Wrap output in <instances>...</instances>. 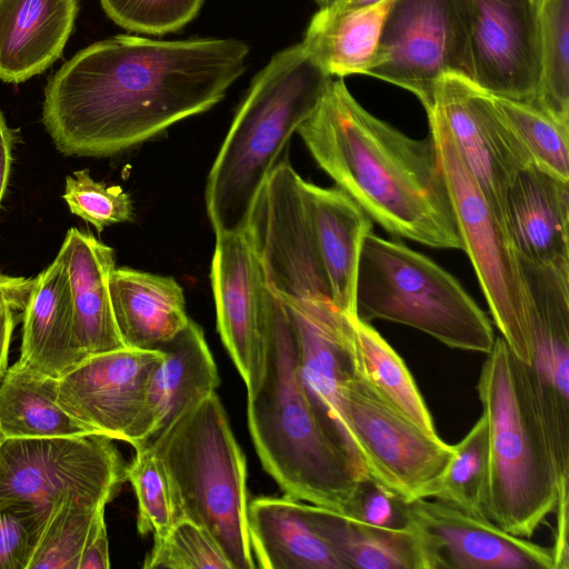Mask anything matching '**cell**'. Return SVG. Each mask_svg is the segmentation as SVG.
<instances>
[{
    "label": "cell",
    "mask_w": 569,
    "mask_h": 569,
    "mask_svg": "<svg viewBox=\"0 0 569 569\" xmlns=\"http://www.w3.org/2000/svg\"><path fill=\"white\" fill-rule=\"evenodd\" d=\"M241 40L120 34L78 51L51 77L42 121L66 156L109 157L211 109L243 73Z\"/></svg>",
    "instance_id": "1"
},
{
    "label": "cell",
    "mask_w": 569,
    "mask_h": 569,
    "mask_svg": "<svg viewBox=\"0 0 569 569\" xmlns=\"http://www.w3.org/2000/svg\"><path fill=\"white\" fill-rule=\"evenodd\" d=\"M297 132L319 167L386 231L432 248L462 250L430 132L422 140L409 138L368 112L341 79L329 81Z\"/></svg>",
    "instance_id": "2"
},
{
    "label": "cell",
    "mask_w": 569,
    "mask_h": 569,
    "mask_svg": "<svg viewBox=\"0 0 569 569\" xmlns=\"http://www.w3.org/2000/svg\"><path fill=\"white\" fill-rule=\"evenodd\" d=\"M263 337V376L247 405L249 431L263 468L287 497L356 516L365 481L306 392L291 322L268 286Z\"/></svg>",
    "instance_id": "3"
},
{
    "label": "cell",
    "mask_w": 569,
    "mask_h": 569,
    "mask_svg": "<svg viewBox=\"0 0 569 569\" xmlns=\"http://www.w3.org/2000/svg\"><path fill=\"white\" fill-rule=\"evenodd\" d=\"M488 437L482 512L505 531L535 535L555 512L562 473L527 365L496 338L477 385Z\"/></svg>",
    "instance_id": "4"
},
{
    "label": "cell",
    "mask_w": 569,
    "mask_h": 569,
    "mask_svg": "<svg viewBox=\"0 0 569 569\" xmlns=\"http://www.w3.org/2000/svg\"><path fill=\"white\" fill-rule=\"evenodd\" d=\"M331 79L301 42L277 52L253 78L207 179L216 234L244 230L264 180Z\"/></svg>",
    "instance_id": "5"
},
{
    "label": "cell",
    "mask_w": 569,
    "mask_h": 569,
    "mask_svg": "<svg viewBox=\"0 0 569 569\" xmlns=\"http://www.w3.org/2000/svg\"><path fill=\"white\" fill-rule=\"evenodd\" d=\"M150 448L169 473L181 518L214 538L231 569H253L246 457L218 395L183 415Z\"/></svg>",
    "instance_id": "6"
},
{
    "label": "cell",
    "mask_w": 569,
    "mask_h": 569,
    "mask_svg": "<svg viewBox=\"0 0 569 569\" xmlns=\"http://www.w3.org/2000/svg\"><path fill=\"white\" fill-rule=\"evenodd\" d=\"M358 316L418 329L452 349L488 353L496 340L488 316L449 272L428 257L368 233L357 287Z\"/></svg>",
    "instance_id": "7"
},
{
    "label": "cell",
    "mask_w": 569,
    "mask_h": 569,
    "mask_svg": "<svg viewBox=\"0 0 569 569\" xmlns=\"http://www.w3.org/2000/svg\"><path fill=\"white\" fill-rule=\"evenodd\" d=\"M446 176L456 220L495 325L513 355L532 358L529 300L516 251L502 220L461 159L441 118L427 113Z\"/></svg>",
    "instance_id": "8"
},
{
    "label": "cell",
    "mask_w": 569,
    "mask_h": 569,
    "mask_svg": "<svg viewBox=\"0 0 569 569\" xmlns=\"http://www.w3.org/2000/svg\"><path fill=\"white\" fill-rule=\"evenodd\" d=\"M127 481V463L102 435L6 439L0 448V508L44 511L64 496L108 505Z\"/></svg>",
    "instance_id": "9"
},
{
    "label": "cell",
    "mask_w": 569,
    "mask_h": 569,
    "mask_svg": "<svg viewBox=\"0 0 569 569\" xmlns=\"http://www.w3.org/2000/svg\"><path fill=\"white\" fill-rule=\"evenodd\" d=\"M469 0H396L368 76L413 93L426 112L446 74L468 79Z\"/></svg>",
    "instance_id": "10"
},
{
    "label": "cell",
    "mask_w": 569,
    "mask_h": 569,
    "mask_svg": "<svg viewBox=\"0 0 569 569\" xmlns=\"http://www.w3.org/2000/svg\"><path fill=\"white\" fill-rule=\"evenodd\" d=\"M302 186L303 179L284 152L260 188L243 231L274 293L332 302Z\"/></svg>",
    "instance_id": "11"
},
{
    "label": "cell",
    "mask_w": 569,
    "mask_h": 569,
    "mask_svg": "<svg viewBox=\"0 0 569 569\" xmlns=\"http://www.w3.org/2000/svg\"><path fill=\"white\" fill-rule=\"evenodd\" d=\"M343 406L368 481L402 503L427 498L453 456L452 445L426 435L353 371L343 389Z\"/></svg>",
    "instance_id": "12"
},
{
    "label": "cell",
    "mask_w": 569,
    "mask_h": 569,
    "mask_svg": "<svg viewBox=\"0 0 569 569\" xmlns=\"http://www.w3.org/2000/svg\"><path fill=\"white\" fill-rule=\"evenodd\" d=\"M517 257L529 300L528 375L559 468L569 473V264Z\"/></svg>",
    "instance_id": "13"
},
{
    "label": "cell",
    "mask_w": 569,
    "mask_h": 569,
    "mask_svg": "<svg viewBox=\"0 0 569 569\" xmlns=\"http://www.w3.org/2000/svg\"><path fill=\"white\" fill-rule=\"evenodd\" d=\"M468 81L535 104L539 84L537 0H469Z\"/></svg>",
    "instance_id": "14"
},
{
    "label": "cell",
    "mask_w": 569,
    "mask_h": 569,
    "mask_svg": "<svg viewBox=\"0 0 569 569\" xmlns=\"http://www.w3.org/2000/svg\"><path fill=\"white\" fill-rule=\"evenodd\" d=\"M279 298L295 332L299 373L306 392L360 479L368 481L343 406V389L352 373L349 316L331 301Z\"/></svg>",
    "instance_id": "15"
},
{
    "label": "cell",
    "mask_w": 569,
    "mask_h": 569,
    "mask_svg": "<svg viewBox=\"0 0 569 569\" xmlns=\"http://www.w3.org/2000/svg\"><path fill=\"white\" fill-rule=\"evenodd\" d=\"M429 111L441 118L461 159L502 220L510 180L532 162L497 113L489 94L463 77L446 74Z\"/></svg>",
    "instance_id": "16"
},
{
    "label": "cell",
    "mask_w": 569,
    "mask_h": 569,
    "mask_svg": "<svg viewBox=\"0 0 569 569\" xmlns=\"http://www.w3.org/2000/svg\"><path fill=\"white\" fill-rule=\"evenodd\" d=\"M422 532L430 569H555L552 549L439 500L402 503Z\"/></svg>",
    "instance_id": "17"
},
{
    "label": "cell",
    "mask_w": 569,
    "mask_h": 569,
    "mask_svg": "<svg viewBox=\"0 0 569 569\" xmlns=\"http://www.w3.org/2000/svg\"><path fill=\"white\" fill-rule=\"evenodd\" d=\"M210 279L220 338L252 395L264 370L267 283L244 231L216 234Z\"/></svg>",
    "instance_id": "18"
},
{
    "label": "cell",
    "mask_w": 569,
    "mask_h": 569,
    "mask_svg": "<svg viewBox=\"0 0 569 569\" xmlns=\"http://www.w3.org/2000/svg\"><path fill=\"white\" fill-rule=\"evenodd\" d=\"M162 358L159 349L128 347L89 356L59 379L58 401L92 433L124 441Z\"/></svg>",
    "instance_id": "19"
},
{
    "label": "cell",
    "mask_w": 569,
    "mask_h": 569,
    "mask_svg": "<svg viewBox=\"0 0 569 569\" xmlns=\"http://www.w3.org/2000/svg\"><path fill=\"white\" fill-rule=\"evenodd\" d=\"M158 349L163 358L124 438L134 449L151 447L177 420L216 392L220 382L203 331L191 319Z\"/></svg>",
    "instance_id": "20"
},
{
    "label": "cell",
    "mask_w": 569,
    "mask_h": 569,
    "mask_svg": "<svg viewBox=\"0 0 569 569\" xmlns=\"http://www.w3.org/2000/svg\"><path fill=\"white\" fill-rule=\"evenodd\" d=\"M502 221L517 256L535 263H569V180L530 163L510 180Z\"/></svg>",
    "instance_id": "21"
},
{
    "label": "cell",
    "mask_w": 569,
    "mask_h": 569,
    "mask_svg": "<svg viewBox=\"0 0 569 569\" xmlns=\"http://www.w3.org/2000/svg\"><path fill=\"white\" fill-rule=\"evenodd\" d=\"M302 189L332 303L342 313L356 316L359 260L371 219L338 186L321 188L303 180Z\"/></svg>",
    "instance_id": "22"
},
{
    "label": "cell",
    "mask_w": 569,
    "mask_h": 569,
    "mask_svg": "<svg viewBox=\"0 0 569 569\" xmlns=\"http://www.w3.org/2000/svg\"><path fill=\"white\" fill-rule=\"evenodd\" d=\"M22 311L21 362L60 379L89 357L77 335L68 276L59 257L34 278Z\"/></svg>",
    "instance_id": "23"
},
{
    "label": "cell",
    "mask_w": 569,
    "mask_h": 569,
    "mask_svg": "<svg viewBox=\"0 0 569 569\" xmlns=\"http://www.w3.org/2000/svg\"><path fill=\"white\" fill-rule=\"evenodd\" d=\"M79 0H0V80L21 83L57 61Z\"/></svg>",
    "instance_id": "24"
},
{
    "label": "cell",
    "mask_w": 569,
    "mask_h": 569,
    "mask_svg": "<svg viewBox=\"0 0 569 569\" xmlns=\"http://www.w3.org/2000/svg\"><path fill=\"white\" fill-rule=\"evenodd\" d=\"M302 509L345 569H430L423 535L407 519L380 526L310 503Z\"/></svg>",
    "instance_id": "25"
},
{
    "label": "cell",
    "mask_w": 569,
    "mask_h": 569,
    "mask_svg": "<svg viewBox=\"0 0 569 569\" xmlns=\"http://www.w3.org/2000/svg\"><path fill=\"white\" fill-rule=\"evenodd\" d=\"M71 291L77 335L88 356L124 348L110 299L114 252L91 233L68 230L58 256Z\"/></svg>",
    "instance_id": "26"
},
{
    "label": "cell",
    "mask_w": 569,
    "mask_h": 569,
    "mask_svg": "<svg viewBox=\"0 0 569 569\" xmlns=\"http://www.w3.org/2000/svg\"><path fill=\"white\" fill-rule=\"evenodd\" d=\"M109 292L119 335L128 348L158 349L190 320L183 290L172 277L114 268Z\"/></svg>",
    "instance_id": "27"
},
{
    "label": "cell",
    "mask_w": 569,
    "mask_h": 569,
    "mask_svg": "<svg viewBox=\"0 0 569 569\" xmlns=\"http://www.w3.org/2000/svg\"><path fill=\"white\" fill-rule=\"evenodd\" d=\"M252 553L263 569H345L307 521L302 502L261 497L248 503Z\"/></svg>",
    "instance_id": "28"
},
{
    "label": "cell",
    "mask_w": 569,
    "mask_h": 569,
    "mask_svg": "<svg viewBox=\"0 0 569 569\" xmlns=\"http://www.w3.org/2000/svg\"><path fill=\"white\" fill-rule=\"evenodd\" d=\"M395 1L382 0L370 7L340 13L319 8L301 43L331 77L367 74Z\"/></svg>",
    "instance_id": "29"
},
{
    "label": "cell",
    "mask_w": 569,
    "mask_h": 569,
    "mask_svg": "<svg viewBox=\"0 0 569 569\" xmlns=\"http://www.w3.org/2000/svg\"><path fill=\"white\" fill-rule=\"evenodd\" d=\"M349 320L353 373L387 406L439 439L429 408L402 358L368 321L358 315Z\"/></svg>",
    "instance_id": "30"
},
{
    "label": "cell",
    "mask_w": 569,
    "mask_h": 569,
    "mask_svg": "<svg viewBox=\"0 0 569 569\" xmlns=\"http://www.w3.org/2000/svg\"><path fill=\"white\" fill-rule=\"evenodd\" d=\"M58 382L20 360L8 367L0 382V429L6 439L92 435L59 403Z\"/></svg>",
    "instance_id": "31"
},
{
    "label": "cell",
    "mask_w": 569,
    "mask_h": 569,
    "mask_svg": "<svg viewBox=\"0 0 569 569\" xmlns=\"http://www.w3.org/2000/svg\"><path fill=\"white\" fill-rule=\"evenodd\" d=\"M539 84L535 107L569 128V0H537Z\"/></svg>",
    "instance_id": "32"
},
{
    "label": "cell",
    "mask_w": 569,
    "mask_h": 569,
    "mask_svg": "<svg viewBox=\"0 0 569 569\" xmlns=\"http://www.w3.org/2000/svg\"><path fill=\"white\" fill-rule=\"evenodd\" d=\"M106 505L64 496L56 501L42 525L28 569H79L83 550Z\"/></svg>",
    "instance_id": "33"
},
{
    "label": "cell",
    "mask_w": 569,
    "mask_h": 569,
    "mask_svg": "<svg viewBox=\"0 0 569 569\" xmlns=\"http://www.w3.org/2000/svg\"><path fill=\"white\" fill-rule=\"evenodd\" d=\"M493 108L531 162L569 180V128L533 104L489 94Z\"/></svg>",
    "instance_id": "34"
},
{
    "label": "cell",
    "mask_w": 569,
    "mask_h": 569,
    "mask_svg": "<svg viewBox=\"0 0 569 569\" xmlns=\"http://www.w3.org/2000/svg\"><path fill=\"white\" fill-rule=\"evenodd\" d=\"M452 447L453 456L449 465L430 488L426 499L433 498L465 512L485 517L482 496L488 460L485 417L481 416Z\"/></svg>",
    "instance_id": "35"
},
{
    "label": "cell",
    "mask_w": 569,
    "mask_h": 569,
    "mask_svg": "<svg viewBox=\"0 0 569 569\" xmlns=\"http://www.w3.org/2000/svg\"><path fill=\"white\" fill-rule=\"evenodd\" d=\"M127 465L130 481L138 501L137 528L140 535L153 533L162 538L181 520L177 496L169 473L150 447L137 448Z\"/></svg>",
    "instance_id": "36"
},
{
    "label": "cell",
    "mask_w": 569,
    "mask_h": 569,
    "mask_svg": "<svg viewBox=\"0 0 569 569\" xmlns=\"http://www.w3.org/2000/svg\"><path fill=\"white\" fill-rule=\"evenodd\" d=\"M144 569H231L214 538L199 525L179 520L162 538L153 537V547Z\"/></svg>",
    "instance_id": "37"
},
{
    "label": "cell",
    "mask_w": 569,
    "mask_h": 569,
    "mask_svg": "<svg viewBox=\"0 0 569 569\" xmlns=\"http://www.w3.org/2000/svg\"><path fill=\"white\" fill-rule=\"evenodd\" d=\"M107 16L121 28L146 34H166L193 20L203 0H99Z\"/></svg>",
    "instance_id": "38"
},
{
    "label": "cell",
    "mask_w": 569,
    "mask_h": 569,
    "mask_svg": "<svg viewBox=\"0 0 569 569\" xmlns=\"http://www.w3.org/2000/svg\"><path fill=\"white\" fill-rule=\"evenodd\" d=\"M62 197L73 214L91 223L99 232L133 218L130 196L120 187L93 180L87 169L67 176Z\"/></svg>",
    "instance_id": "39"
},
{
    "label": "cell",
    "mask_w": 569,
    "mask_h": 569,
    "mask_svg": "<svg viewBox=\"0 0 569 569\" xmlns=\"http://www.w3.org/2000/svg\"><path fill=\"white\" fill-rule=\"evenodd\" d=\"M47 516L28 503L0 508V569H28Z\"/></svg>",
    "instance_id": "40"
},
{
    "label": "cell",
    "mask_w": 569,
    "mask_h": 569,
    "mask_svg": "<svg viewBox=\"0 0 569 569\" xmlns=\"http://www.w3.org/2000/svg\"><path fill=\"white\" fill-rule=\"evenodd\" d=\"M370 488L367 489V481L362 483L356 517L375 525L396 526L393 503L398 500L372 482Z\"/></svg>",
    "instance_id": "41"
},
{
    "label": "cell",
    "mask_w": 569,
    "mask_h": 569,
    "mask_svg": "<svg viewBox=\"0 0 569 569\" xmlns=\"http://www.w3.org/2000/svg\"><path fill=\"white\" fill-rule=\"evenodd\" d=\"M569 475H565L560 481L558 502L555 512L557 513V526L555 532V543L551 547L555 560V569L569 568Z\"/></svg>",
    "instance_id": "42"
},
{
    "label": "cell",
    "mask_w": 569,
    "mask_h": 569,
    "mask_svg": "<svg viewBox=\"0 0 569 569\" xmlns=\"http://www.w3.org/2000/svg\"><path fill=\"white\" fill-rule=\"evenodd\" d=\"M108 568H110L109 542L106 521L102 519L94 529L83 550L79 569Z\"/></svg>",
    "instance_id": "43"
},
{
    "label": "cell",
    "mask_w": 569,
    "mask_h": 569,
    "mask_svg": "<svg viewBox=\"0 0 569 569\" xmlns=\"http://www.w3.org/2000/svg\"><path fill=\"white\" fill-rule=\"evenodd\" d=\"M34 283V278L13 277L0 271V308L23 310Z\"/></svg>",
    "instance_id": "44"
},
{
    "label": "cell",
    "mask_w": 569,
    "mask_h": 569,
    "mask_svg": "<svg viewBox=\"0 0 569 569\" xmlns=\"http://www.w3.org/2000/svg\"><path fill=\"white\" fill-rule=\"evenodd\" d=\"M13 131L0 110V206L7 190L12 166Z\"/></svg>",
    "instance_id": "45"
},
{
    "label": "cell",
    "mask_w": 569,
    "mask_h": 569,
    "mask_svg": "<svg viewBox=\"0 0 569 569\" xmlns=\"http://www.w3.org/2000/svg\"><path fill=\"white\" fill-rule=\"evenodd\" d=\"M14 328L13 310L0 308V382L8 369V357Z\"/></svg>",
    "instance_id": "46"
},
{
    "label": "cell",
    "mask_w": 569,
    "mask_h": 569,
    "mask_svg": "<svg viewBox=\"0 0 569 569\" xmlns=\"http://www.w3.org/2000/svg\"><path fill=\"white\" fill-rule=\"evenodd\" d=\"M382 0H335L329 6L322 7L336 13L362 9L376 4Z\"/></svg>",
    "instance_id": "47"
},
{
    "label": "cell",
    "mask_w": 569,
    "mask_h": 569,
    "mask_svg": "<svg viewBox=\"0 0 569 569\" xmlns=\"http://www.w3.org/2000/svg\"><path fill=\"white\" fill-rule=\"evenodd\" d=\"M313 1L319 6V8H322V7L329 6L335 0H313Z\"/></svg>",
    "instance_id": "48"
},
{
    "label": "cell",
    "mask_w": 569,
    "mask_h": 569,
    "mask_svg": "<svg viewBox=\"0 0 569 569\" xmlns=\"http://www.w3.org/2000/svg\"><path fill=\"white\" fill-rule=\"evenodd\" d=\"M4 440H6V437L3 436V433H2V431L0 429V448H1V446H2Z\"/></svg>",
    "instance_id": "49"
}]
</instances>
